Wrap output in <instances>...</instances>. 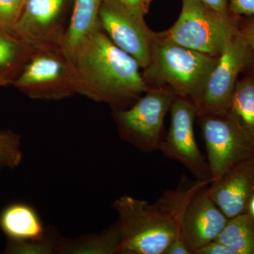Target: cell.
Wrapping results in <instances>:
<instances>
[{
	"mask_svg": "<svg viewBox=\"0 0 254 254\" xmlns=\"http://www.w3.org/2000/svg\"><path fill=\"white\" fill-rule=\"evenodd\" d=\"M68 56L76 74V93L107 103L113 110L126 109L150 88L138 63L111 41L100 23Z\"/></svg>",
	"mask_w": 254,
	"mask_h": 254,
	"instance_id": "obj_1",
	"label": "cell"
},
{
	"mask_svg": "<svg viewBox=\"0 0 254 254\" xmlns=\"http://www.w3.org/2000/svg\"><path fill=\"white\" fill-rule=\"evenodd\" d=\"M218 59L177 44L164 32H155L150 63L142 76L148 87L168 88L198 106Z\"/></svg>",
	"mask_w": 254,
	"mask_h": 254,
	"instance_id": "obj_2",
	"label": "cell"
},
{
	"mask_svg": "<svg viewBox=\"0 0 254 254\" xmlns=\"http://www.w3.org/2000/svg\"><path fill=\"white\" fill-rule=\"evenodd\" d=\"M113 207L118 214L116 254H165L178 240L176 222L158 203L124 195Z\"/></svg>",
	"mask_w": 254,
	"mask_h": 254,
	"instance_id": "obj_3",
	"label": "cell"
},
{
	"mask_svg": "<svg viewBox=\"0 0 254 254\" xmlns=\"http://www.w3.org/2000/svg\"><path fill=\"white\" fill-rule=\"evenodd\" d=\"M211 182L232 169L254 159V134L231 110L199 114Z\"/></svg>",
	"mask_w": 254,
	"mask_h": 254,
	"instance_id": "obj_4",
	"label": "cell"
},
{
	"mask_svg": "<svg viewBox=\"0 0 254 254\" xmlns=\"http://www.w3.org/2000/svg\"><path fill=\"white\" fill-rule=\"evenodd\" d=\"M239 30L231 15L220 14L199 0H182L178 19L164 33L180 46L219 57Z\"/></svg>",
	"mask_w": 254,
	"mask_h": 254,
	"instance_id": "obj_5",
	"label": "cell"
},
{
	"mask_svg": "<svg viewBox=\"0 0 254 254\" xmlns=\"http://www.w3.org/2000/svg\"><path fill=\"white\" fill-rule=\"evenodd\" d=\"M12 84L33 99L62 100L76 93L72 62L61 46L33 48Z\"/></svg>",
	"mask_w": 254,
	"mask_h": 254,
	"instance_id": "obj_6",
	"label": "cell"
},
{
	"mask_svg": "<svg viewBox=\"0 0 254 254\" xmlns=\"http://www.w3.org/2000/svg\"><path fill=\"white\" fill-rule=\"evenodd\" d=\"M176 97L168 88L150 87L131 106L113 110L120 138L145 153L159 150L165 116Z\"/></svg>",
	"mask_w": 254,
	"mask_h": 254,
	"instance_id": "obj_7",
	"label": "cell"
},
{
	"mask_svg": "<svg viewBox=\"0 0 254 254\" xmlns=\"http://www.w3.org/2000/svg\"><path fill=\"white\" fill-rule=\"evenodd\" d=\"M170 113V128L159 150L167 158L183 165L195 178L210 180L208 162L195 141L194 122L198 118V106L192 100L177 96Z\"/></svg>",
	"mask_w": 254,
	"mask_h": 254,
	"instance_id": "obj_8",
	"label": "cell"
},
{
	"mask_svg": "<svg viewBox=\"0 0 254 254\" xmlns=\"http://www.w3.org/2000/svg\"><path fill=\"white\" fill-rule=\"evenodd\" d=\"M253 62L252 50L239 30L209 76L198 105V115L229 109L239 76Z\"/></svg>",
	"mask_w": 254,
	"mask_h": 254,
	"instance_id": "obj_9",
	"label": "cell"
},
{
	"mask_svg": "<svg viewBox=\"0 0 254 254\" xmlns=\"http://www.w3.org/2000/svg\"><path fill=\"white\" fill-rule=\"evenodd\" d=\"M99 21L111 41L131 55L140 67L143 69L149 64L155 32L148 27L144 19L131 14L115 0H103Z\"/></svg>",
	"mask_w": 254,
	"mask_h": 254,
	"instance_id": "obj_10",
	"label": "cell"
},
{
	"mask_svg": "<svg viewBox=\"0 0 254 254\" xmlns=\"http://www.w3.org/2000/svg\"><path fill=\"white\" fill-rule=\"evenodd\" d=\"M66 0H26L11 33L33 48L63 47Z\"/></svg>",
	"mask_w": 254,
	"mask_h": 254,
	"instance_id": "obj_11",
	"label": "cell"
},
{
	"mask_svg": "<svg viewBox=\"0 0 254 254\" xmlns=\"http://www.w3.org/2000/svg\"><path fill=\"white\" fill-rule=\"evenodd\" d=\"M203 187L192 198L182 220L181 237L192 254L216 240L229 219Z\"/></svg>",
	"mask_w": 254,
	"mask_h": 254,
	"instance_id": "obj_12",
	"label": "cell"
},
{
	"mask_svg": "<svg viewBox=\"0 0 254 254\" xmlns=\"http://www.w3.org/2000/svg\"><path fill=\"white\" fill-rule=\"evenodd\" d=\"M0 229L9 240L12 254L36 253L55 250L46 240V230L41 217L34 208L23 203H13L0 213Z\"/></svg>",
	"mask_w": 254,
	"mask_h": 254,
	"instance_id": "obj_13",
	"label": "cell"
},
{
	"mask_svg": "<svg viewBox=\"0 0 254 254\" xmlns=\"http://www.w3.org/2000/svg\"><path fill=\"white\" fill-rule=\"evenodd\" d=\"M209 193L227 218L248 211L254 195V159L237 165L208 186Z\"/></svg>",
	"mask_w": 254,
	"mask_h": 254,
	"instance_id": "obj_14",
	"label": "cell"
},
{
	"mask_svg": "<svg viewBox=\"0 0 254 254\" xmlns=\"http://www.w3.org/2000/svg\"><path fill=\"white\" fill-rule=\"evenodd\" d=\"M103 1L74 0L63 41L64 50L68 55L72 54L100 24L99 12Z\"/></svg>",
	"mask_w": 254,
	"mask_h": 254,
	"instance_id": "obj_15",
	"label": "cell"
},
{
	"mask_svg": "<svg viewBox=\"0 0 254 254\" xmlns=\"http://www.w3.org/2000/svg\"><path fill=\"white\" fill-rule=\"evenodd\" d=\"M216 241L235 254H254V221L249 211L229 219Z\"/></svg>",
	"mask_w": 254,
	"mask_h": 254,
	"instance_id": "obj_16",
	"label": "cell"
},
{
	"mask_svg": "<svg viewBox=\"0 0 254 254\" xmlns=\"http://www.w3.org/2000/svg\"><path fill=\"white\" fill-rule=\"evenodd\" d=\"M230 109L254 134V72L247 74L237 82Z\"/></svg>",
	"mask_w": 254,
	"mask_h": 254,
	"instance_id": "obj_17",
	"label": "cell"
},
{
	"mask_svg": "<svg viewBox=\"0 0 254 254\" xmlns=\"http://www.w3.org/2000/svg\"><path fill=\"white\" fill-rule=\"evenodd\" d=\"M33 50L26 42L0 27V68H22Z\"/></svg>",
	"mask_w": 254,
	"mask_h": 254,
	"instance_id": "obj_18",
	"label": "cell"
},
{
	"mask_svg": "<svg viewBox=\"0 0 254 254\" xmlns=\"http://www.w3.org/2000/svg\"><path fill=\"white\" fill-rule=\"evenodd\" d=\"M22 158L19 135L11 131L0 130V170L16 168Z\"/></svg>",
	"mask_w": 254,
	"mask_h": 254,
	"instance_id": "obj_19",
	"label": "cell"
},
{
	"mask_svg": "<svg viewBox=\"0 0 254 254\" xmlns=\"http://www.w3.org/2000/svg\"><path fill=\"white\" fill-rule=\"evenodd\" d=\"M26 0H0V27L11 33Z\"/></svg>",
	"mask_w": 254,
	"mask_h": 254,
	"instance_id": "obj_20",
	"label": "cell"
},
{
	"mask_svg": "<svg viewBox=\"0 0 254 254\" xmlns=\"http://www.w3.org/2000/svg\"><path fill=\"white\" fill-rule=\"evenodd\" d=\"M228 3L232 14L254 18V0H228Z\"/></svg>",
	"mask_w": 254,
	"mask_h": 254,
	"instance_id": "obj_21",
	"label": "cell"
},
{
	"mask_svg": "<svg viewBox=\"0 0 254 254\" xmlns=\"http://www.w3.org/2000/svg\"><path fill=\"white\" fill-rule=\"evenodd\" d=\"M124 9L138 18L144 19V16L148 12V6L145 0H115Z\"/></svg>",
	"mask_w": 254,
	"mask_h": 254,
	"instance_id": "obj_22",
	"label": "cell"
},
{
	"mask_svg": "<svg viewBox=\"0 0 254 254\" xmlns=\"http://www.w3.org/2000/svg\"><path fill=\"white\" fill-rule=\"evenodd\" d=\"M193 254H235L226 245L218 241L209 242L197 250Z\"/></svg>",
	"mask_w": 254,
	"mask_h": 254,
	"instance_id": "obj_23",
	"label": "cell"
},
{
	"mask_svg": "<svg viewBox=\"0 0 254 254\" xmlns=\"http://www.w3.org/2000/svg\"><path fill=\"white\" fill-rule=\"evenodd\" d=\"M240 30L252 50L254 64V18L244 25L243 27L240 28Z\"/></svg>",
	"mask_w": 254,
	"mask_h": 254,
	"instance_id": "obj_24",
	"label": "cell"
},
{
	"mask_svg": "<svg viewBox=\"0 0 254 254\" xmlns=\"http://www.w3.org/2000/svg\"><path fill=\"white\" fill-rule=\"evenodd\" d=\"M212 9L218 11L220 14L230 15L228 0H199Z\"/></svg>",
	"mask_w": 254,
	"mask_h": 254,
	"instance_id": "obj_25",
	"label": "cell"
},
{
	"mask_svg": "<svg viewBox=\"0 0 254 254\" xmlns=\"http://www.w3.org/2000/svg\"><path fill=\"white\" fill-rule=\"evenodd\" d=\"M20 68H0V87L12 83L19 73Z\"/></svg>",
	"mask_w": 254,
	"mask_h": 254,
	"instance_id": "obj_26",
	"label": "cell"
},
{
	"mask_svg": "<svg viewBox=\"0 0 254 254\" xmlns=\"http://www.w3.org/2000/svg\"><path fill=\"white\" fill-rule=\"evenodd\" d=\"M165 254H192L184 242H175L165 251Z\"/></svg>",
	"mask_w": 254,
	"mask_h": 254,
	"instance_id": "obj_27",
	"label": "cell"
},
{
	"mask_svg": "<svg viewBox=\"0 0 254 254\" xmlns=\"http://www.w3.org/2000/svg\"><path fill=\"white\" fill-rule=\"evenodd\" d=\"M248 211L250 212L251 215H252L254 221V195L250 200V204H249Z\"/></svg>",
	"mask_w": 254,
	"mask_h": 254,
	"instance_id": "obj_28",
	"label": "cell"
},
{
	"mask_svg": "<svg viewBox=\"0 0 254 254\" xmlns=\"http://www.w3.org/2000/svg\"><path fill=\"white\" fill-rule=\"evenodd\" d=\"M152 0H145V4H146L147 6L149 7V5L150 4V2H151Z\"/></svg>",
	"mask_w": 254,
	"mask_h": 254,
	"instance_id": "obj_29",
	"label": "cell"
}]
</instances>
